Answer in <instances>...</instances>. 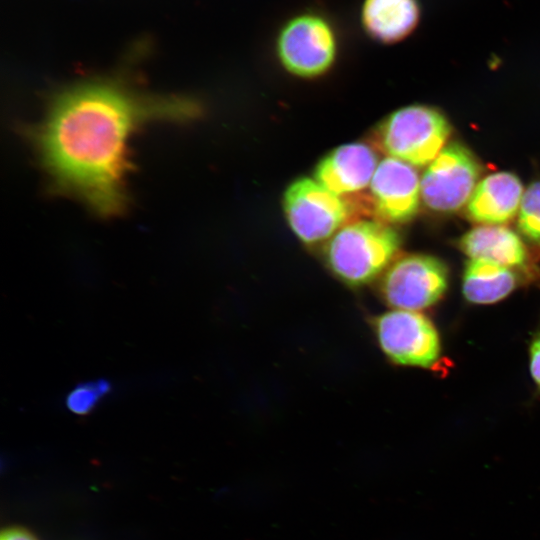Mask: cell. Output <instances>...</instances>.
I'll return each mask as SVG.
<instances>
[{
    "label": "cell",
    "mask_w": 540,
    "mask_h": 540,
    "mask_svg": "<svg viewBox=\"0 0 540 540\" xmlns=\"http://www.w3.org/2000/svg\"><path fill=\"white\" fill-rule=\"evenodd\" d=\"M530 372L540 388V334L535 336L530 344Z\"/></svg>",
    "instance_id": "cell-17"
},
{
    "label": "cell",
    "mask_w": 540,
    "mask_h": 540,
    "mask_svg": "<svg viewBox=\"0 0 540 540\" xmlns=\"http://www.w3.org/2000/svg\"><path fill=\"white\" fill-rule=\"evenodd\" d=\"M517 275L508 267L480 259L465 266L462 290L467 301L491 304L508 296L517 286Z\"/></svg>",
    "instance_id": "cell-14"
},
{
    "label": "cell",
    "mask_w": 540,
    "mask_h": 540,
    "mask_svg": "<svg viewBox=\"0 0 540 540\" xmlns=\"http://www.w3.org/2000/svg\"><path fill=\"white\" fill-rule=\"evenodd\" d=\"M378 164L373 148L364 143H349L320 160L314 179L332 192L351 198L370 185Z\"/></svg>",
    "instance_id": "cell-10"
},
{
    "label": "cell",
    "mask_w": 540,
    "mask_h": 540,
    "mask_svg": "<svg viewBox=\"0 0 540 540\" xmlns=\"http://www.w3.org/2000/svg\"><path fill=\"white\" fill-rule=\"evenodd\" d=\"M421 16L418 0H363L360 25L365 34L381 44H395L417 28Z\"/></svg>",
    "instance_id": "cell-12"
},
{
    "label": "cell",
    "mask_w": 540,
    "mask_h": 540,
    "mask_svg": "<svg viewBox=\"0 0 540 540\" xmlns=\"http://www.w3.org/2000/svg\"><path fill=\"white\" fill-rule=\"evenodd\" d=\"M448 286V270L438 258L408 254L396 258L383 273L380 293L394 309L418 311L434 305Z\"/></svg>",
    "instance_id": "cell-6"
},
{
    "label": "cell",
    "mask_w": 540,
    "mask_h": 540,
    "mask_svg": "<svg viewBox=\"0 0 540 540\" xmlns=\"http://www.w3.org/2000/svg\"><path fill=\"white\" fill-rule=\"evenodd\" d=\"M111 390V384L104 379L81 383L66 397L67 408L74 414L87 415Z\"/></svg>",
    "instance_id": "cell-16"
},
{
    "label": "cell",
    "mask_w": 540,
    "mask_h": 540,
    "mask_svg": "<svg viewBox=\"0 0 540 540\" xmlns=\"http://www.w3.org/2000/svg\"><path fill=\"white\" fill-rule=\"evenodd\" d=\"M523 193V185L515 174L492 173L474 189L467 203V217L481 225H502L515 217Z\"/></svg>",
    "instance_id": "cell-11"
},
{
    "label": "cell",
    "mask_w": 540,
    "mask_h": 540,
    "mask_svg": "<svg viewBox=\"0 0 540 540\" xmlns=\"http://www.w3.org/2000/svg\"><path fill=\"white\" fill-rule=\"evenodd\" d=\"M517 225L525 238L540 245V181L533 182L524 191Z\"/></svg>",
    "instance_id": "cell-15"
},
{
    "label": "cell",
    "mask_w": 540,
    "mask_h": 540,
    "mask_svg": "<svg viewBox=\"0 0 540 540\" xmlns=\"http://www.w3.org/2000/svg\"><path fill=\"white\" fill-rule=\"evenodd\" d=\"M480 173L472 152L460 143H451L427 165L421 178V199L434 212H456L467 205Z\"/></svg>",
    "instance_id": "cell-7"
},
{
    "label": "cell",
    "mask_w": 540,
    "mask_h": 540,
    "mask_svg": "<svg viewBox=\"0 0 540 540\" xmlns=\"http://www.w3.org/2000/svg\"><path fill=\"white\" fill-rule=\"evenodd\" d=\"M378 343L394 363L430 368L437 363L441 346L433 323L418 311L393 309L374 321Z\"/></svg>",
    "instance_id": "cell-8"
},
{
    "label": "cell",
    "mask_w": 540,
    "mask_h": 540,
    "mask_svg": "<svg viewBox=\"0 0 540 540\" xmlns=\"http://www.w3.org/2000/svg\"><path fill=\"white\" fill-rule=\"evenodd\" d=\"M365 200L377 220L389 225L406 223L418 212L421 179L414 166L386 157L375 170Z\"/></svg>",
    "instance_id": "cell-9"
},
{
    "label": "cell",
    "mask_w": 540,
    "mask_h": 540,
    "mask_svg": "<svg viewBox=\"0 0 540 540\" xmlns=\"http://www.w3.org/2000/svg\"><path fill=\"white\" fill-rule=\"evenodd\" d=\"M399 233L379 220H352L340 228L323 249L328 268L350 286L371 283L396 259Z\"/></svg>",
    "instance_id": "cell-2"
},
{
    "label": "cell",
    "mask_w": 540,
    "mask_h": 540,
    "mask_svg": "<svg viewBox=\"0 0 540 540\" xmlns=\"http://www.w3.org/2000/svg\"><path fill=\"white\" fill-rule=\"evenodd\" d=\"M197 105L178 95L135 90L116 80L74 85L51 102L35 132L40 161L56 190L101 216L127 205L128 141L154 121H184Z\"/></svg>",
    "instance_id": "cell-1"
},
{
    "label": "cell",
    "mask_w": 540,
    "mask_h": 540,
    "mask_svg": "<svg viewBox=\"0 0 540 540\" xmlns=\"http://www.w3.org/2000/svg\"><path fill=\"white\" fill-rule=\"evenodd\" d=\"M459 247L470 259L508 268L523 267L528 261L527 249L519 235L502 225H480L469 230L460 238Z\"/></svg>",
    "instance_id": "cell-13"
},
{
    "label": "cell",
    "mask_w": 540,
    "mask_h": 540,
    "mask_svg": "<svg viewBox=\"0 0 540 540\" xmlns=\"http://www.w3.org/2000/svg\"><path fill=\"white\" fill-rule=\"evenodd\" d=\"M283 209L294 234L305 244L329 240L349 223L359 202L338 195L316 179L301 178L289 185L283 197Z\"/></svg>",
    "instance_id": "cell-5"
},
{
    "label": "cell",
    "mask_w": 540,
    "mask_h": 540,
    "mask_svg": "<svg viewBox=\"0 0 540 540\" xmlns=\"http://www.w3.org/2000/svg\"><path fill=\"white\" fill-rule=\"evenodd\" d=\"M0 540H39L37 536L22 526H9L2 530Z\"/></svg>",
    "instance_id": "cell-18"
},
{
    "label": "cell",
    "mask_w": 540,
    "mask_h": 540,
    "mask_svg": "<svg viewBox=\"0 0 540 540\" xmlns=\"http://www.w3.org/2000/svg\"><path fill=\"white\" fill-rule=\"evenodd\" d=\"M339 39L333 22L323 13L305 10L280 26L275 52L281 66L301 78L326 74L334 65Z\"/></svg>",
    "instance_id": "cell-4"
},
{
    "label": "cell",
    "mask_w": 540,
    "mask_h": 540,
    "mask_svg": "<svg viewBox=\"0 0 540 540\" xmlns=\"http://www.w3.org/2000/svg\"><path fill=\"white\" fill-rule=\"evenodd\" d=\"M451 125L437 109L410 105L392 112L373 132L377 149L412 166L429 165L445 147Z\"/></svg>",
    "instance_id": "cell-3"
}]
</instances>
